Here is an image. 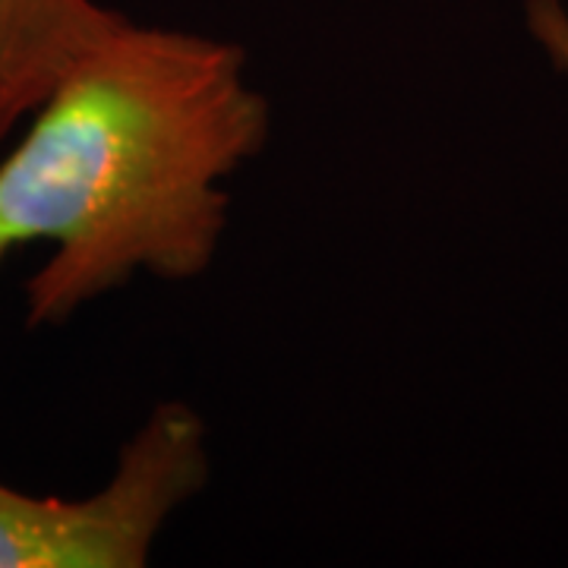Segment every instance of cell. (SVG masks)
Wrapping results in <instances>:
<instances>
[{
    "label": "cell",
    "mask_w": 568,
    "mask_h": 568,
    "mask_svg": "<svg viewBox=\"0 0 568 568\" xmlns=\"http://www.w3.org/2000/svg\"><path fill=\"white\" fill-rule=\"evenodd\" d=\"M22 123L0 159V268L51 246L26 282V328H54L140 275L212 268L227 181L265 152L272 104L237 41L121 13Z\"/></svg>",
    "instance_id": "cell-1"
},
{
    "label": "cell",
    "mask_w": 568,
    "mask_h": 568,
    "mask_svg": "<svg viewBox=\"0 0 568 568\" xmlns=\"http://www.w3.org/2000/svg\"><path fill=\"white\" fill-rule=\"evenodd\" d=\"M209 477L203 414L159 402L89 496H36L0 480V568H145L168 521Z\"/></svg>",
    "instance_id": "cell-2"
},
{
    "label": "cell",
    "mask_w": 568,
    "mask_h": 568,
    "mask_svg": "<svg viewBox=\"0 0 568 568\" xmlns=\"http://www.w3.org/2000/svg\"><path fill=\"white\" fill-rule=\"evenodd\" d=\"M118 17L102 0H0V145Z\"/></svg>",
    "instance_id": "cell-3"
}]
</instances>
